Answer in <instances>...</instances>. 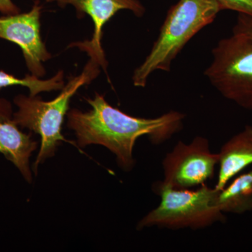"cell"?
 Wrapping results in <instances>:
<instances>
[{"mask_svg":"<svg viewBox=\"0 0 252 252\" xmlns=\"http://www.w3.org/2000/svg\"><path fill=\"white\" fill-rule=\"evenodd\" d=\"M86 100L92 107L89 112L73 109L67 114V126L75 132L77 146L105 147L115 154L118 164L125 171L135 166L132 154L137 139L147 135L152 143L160 144L183 127L185 114L175 111L155 119H144L132 117L112 107L97 93L94 99Z\"/></svg>","mask_w":252,"mask_h":252,"instance_id":"obj_1","label":"cell"},{"mask_svg":"<svg viewBox=\"0 0 252 252\" xmlns=\"http://www.w3.org/2000/svg\"><path fill=\"white\" fill-rule=\"evenodd\" d=\"M222 11L218 0H180L167 12L150 53L132 76L136 87H145L157 70L169 72L172 61L199 31Z\"/></svg>","mask_w":252,"mask_h":252,"instance_id":"obj_2","label":"cell"},{"mask_svg":"<svg viewBox=\"0 0 252 252\" xmlns=\"http://www.w3.org/2000/svg\"><path fill=\"white\" fill-rule=\"evenodd\" d=\"M99 63L90 59L79 75L70 78L67 85L53 100L43 101L36 96L18 94L14 99L18 111L14 113V119L21 128H28L41 137V147L33 171L36 174L39 165L46 159L54 157L60 142H74L66 140L62 134L64 117L69 107V102L81 86L90 84L100 72Z\"/></svg>","mask_w":252,"mask_h":252,"instance_id":"obj_3","label":"cell"},{"mask_svg":"<svg viewBox=\"0 0 252 252\" xmlns=\"http://www.w3.org/2000/svg\"><path fill=\"white\" fill-rule=\"evenodd\" d=\"M154 189L160 203L140 220L137 229L157 226L197 230L225 221L224 215L215 203L218 190L215 187L203 185L195 190L177 189L158 182Z\"/></svg>","mask_w":252,"mask_h":252,"instance_id":"obj_4","label":"cell"},{"mask_svg":"<svg viewBox=\"0 0 252 252\" xmlns=\"http://www.w3.org/2000/svg\"><path fill=\"white\" fill-rule=\"evenodd\" d=\"M205 75L225 98L252 110V39L233 34L212 50Z\"/></svg>","mask_w":252,"mask_h":252,"instance_id":"obj_5","label":"cell"},{"mask_svg":"<svg viewBox=\"0 0 252 252\" xmlns=\"http://www.w3.org/2000/svg\"><path fill=\"white\" fill-rule=\"evenodd\" d=\"M219 154L212 153L205 137H195L191 143L180 142L162 160L165 185L189 189L205 185L215 176Z\"/></svg>","mask_w":252,"mask_h":252,"instance_id":"obj_6","label":"cell"},{"mask_svg":"<svg viewBox=\"0 0 252 252\" xmlns=\"http://www.w3.org/2000/svg\"><path fill=\"white\" fill-rule=\"evenodd\" d=\"M41 10L42 6L36 0L28 12L0 16V39L19 46L31 74L39 78L46 74L42 63L52 57L41 39Z\"/></svg>","mask_w":252,"mask_h":252,"instance_id":"obj_7","label":"cell"},{"mask_svg":"<svg viewBox=\"0 0 252 252\" xmlns=\"http://www.w3.org/2000/svg\"><path fill=\"white\" fill-rule=\"evenodd\" d=\"M55 2L61 8L72 5L77 17L89 15L94 25V32L90 41L72 43L69 47H78L87 53L90 59L97 61L104 72H107V61L102 47V29L104 25L121 10H129L137 17H142L145 8L139 0H46Z\"/></svg>","mask_w":252,"mask_h":252,"instance_id":"obj_8","label":"cell"},{"mask_svg":"<svg viewBox=\"0 0 252 252\" xmlns=\"http://www.w3.org/2000/svg\"><path fill=\"white\" fill-rule=\"evenodd\" d=\"M36 147L37 142L31 134L24 133L15 122L11 102L0 97V153L17 167L29 183L32 180L30 158Z\"/></svg>","mask_w":252,"mask_h":252,"instance_id":"obj_9","label":"cell"},{"mask_svg":"<svg viewBox=\"0 0 252 252\" xmlns=\"http://www.w3.org/2000/svg\"><path fill=\"white\" fill-rule=\"evenodd\" d=\"M219 154L218 180L215 188L220 190L252 165V127L247 126L242 132L223 144Z\"/></svg>","mask_w":252,"mask_h":252,"instance_id":"obj_10","label":"cell"},{"mask_svg":"<svg viewBox=\"0 0 252 252\" xmlns=\"http://www.w3.org/2000/svg\"><path fill=\"white\" fill-rule=\"evenodd\" d=\"M216 205L224 213L243 214L252 210V170L242 174L217 193Z\"/></svg>","mask_w":252,"mask_h":252,"instance_id":"obj_11","label":"cell"},{"mask_svg":"<svg viewBox=\"0 0 252 252\" xmlns=\"http://www.w3.org/2000/svg\"><path fill=\"white\" fill-rule=\"evenodd\" d=\"M14 86L28 88L31 96H36V94L42 92L62 90L64 86V73L63 71L60 70L51 79L42 80L33 74H27L23 79H20L9 73L0 70V90Z\"/></svg>","mask_w":252,"mask_h":252,"instance_id":"obj_12","label":"cell"},{"mask_svg":"<svg viewBox=\"0 0 252 252\" xmlns=\"http://www.w3.org/2000/svg\"><path fill=\"white\" fill-rule=\"evenodd\" d=\"M222 10L229 9L252 16V0H218Z\"/></svg>","mask_w":252,"mask_h":252,"instance_id":"obj_13","label":"cell"},{"mask_svg":"<svg viewBox=\"0 0 252 252\" xmlns=\"http://www.w3.org/2000/svg\"><path fill=\"white\" fill-rule=\"evenodd\" d=\"M233 32V34H243L252 39V16L239 14Z\"/></svg>","mask_w":252,"mask_h":252,"instance_id":"obj_14","label":"cell"},{"mask_svg":"<svg viewBox=\"0 0 252 252\" xmlns=\"http://www.w3.org/2000/svg\"><path fill=\"white\" fill-rule=\"evenodd\" d=\"M19 8L13 2L12 0H0V13L4 15L19 14Z\"/></svg>","mask_w":252,"mask_h":252,"instance_id":"obj_15","label":"cell"}]
</instances>
